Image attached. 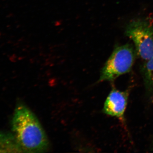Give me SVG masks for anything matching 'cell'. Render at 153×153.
Returning a JSON list of instances; mask_svg holds the SVG:
<instances>
[{
    "label": "cell",
    "instance_id": "6da1fadb",
    "mask_svg": "<svg viewBox=\"0 0 153 153\" xmlns=\"http://www.w3.org/2000/svg\"><path fill=\"white\" fill-rule=\"evenodd\" d=\"M13 134L23 152H44L49 143L35 114L24 104L17 105L12 121Z\"/></svg>",
    "mask_w": 153,
    "mask_h": 153
},
{
    "label": "cell",
    "instance_id": "7a4b0ae2",
    "mask_svg": "<svg viewBox=\"0 0 153 153\" xmlns=\"http://www.w3.org/2000/svg\"><path fill=\"white\" fill-rule=\"evenodd\" d=\"M136 54V50L130 44L116 47L102 69L99 82H113L119 76L129 72Z\"/></svg>",
    "mask_w": 153,
    "mask_h": 153
},
{
    "label": "cell",
    "instance_id": "3957f363",
    "mask_svg": "<svg viewBox=\"0 0 153 153\" xmlns=\"http://www.w3.org/2000/svg\"><path fill=\"white\" fill-rule=\"evenodd\" d=\"M126 35L134 43L137 54L147 61L153 56V26L143 19H136L127 26Z\"/></svg>",
    "mask_w": 153,
    "mask_h": 153
},
{
    "label": "cell",
    "instance_id": "277c9868",
    "mask_svg": "<svg viewBox=\"0 0 153 153\" xmlns=\"http://www.w3.org/2000/svg\"><path fill=\"white\" fill-rule=\"evenodd\" d=\"M128 97V91H121L113 88L107 97L102 111L108 115L123 120Z\"/></svg>",
    "mask_w": 153,
    "mask_h": 153
},
{
    "label": "cell",
    "instance_id": "5b68a950",
    "mask_svg": "<svg viewBox=\"0 0 153 153\" xmlns=\"http://www.w3.org/2000/svg\"><path fill=\"white\" fill-rule=\"evenodd\" d=\"M0 152H23L13 134L0 132Z\"/></svg>",
    "mask_w": 153,
    "mask_h": 153
},
{
    "label": "cell",
    "instance_id": "8992f818",
    "mask_svg": "<svg viewBox=\"0 0 153 153\" xmlns=\"http://www.w3.org/2000/svg\"><path fill=\"white\" fill-rule=\"evenodd\" d=\"M141 72L147 93L153 97V56L145 61L141 68Z\"/></svg>",
    "mask_w": 153,
    "mask_h": 153
}]
</instances>
